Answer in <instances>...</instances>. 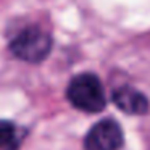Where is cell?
Wrapping results in <instances>:
<instances>
[{
  "label": "cell",
  "mask_w": 150,
  "mask_h": 150,
  "mask_svg": "<svg viewBox=\"0 0 150 150\" xmlns=\"http://www.w3.org/2000/svg\"><path fill=\"white\" fill-rule=\"evenodd\" d=\"M66 98L79 111L100 113L107 107V94L100 78L94 73H79L66 86Z\"/></svg>",
  "instance_id": "cell-1"
},
{
  "label": "cell",
  "mask_w": 150,
  "mask_h": 150,
  "mask_svg": "<svg viewBox=\"0 0 150 150\" xmlns=\"http://www.w3.org/2000/svg\"><path fill=\"white\" fill-rule=\"evenodd\" d=\"M53 39L49 31L37 24H28L11 37L8 49L18 60L26 63H40L50 55Z\"/></svg>",
  "instance_id": "cell-2"
},
{
  "label": "cell",
  "mask_w": 150,
  "mask_h": 150,
  "mask_svg": "<svg viewBox=\"0 0 150 150\" xmlns=\"http://www.w3.org/2000/svg\"><path fill=\"white\" fill-rule=\"evenodd\" d=\"M124 145V132L115 118H103L87 131L84 137V150H121Z\"/></svg>",
  "instance_id": "cell-3"
},
{
  "label": "cell",
  "mask_w": 150,
  "mask_h": 150,
  "mask_svg": "<svg viewBox=\"0 0 150 150\" xmlns=\"http://www.w3.org/2000/svg\"><path fill=\"white\" fill-rule=\"evenodd\" d=\"M111 102L126 115L142 116L147 115L150 110V100L144 92L132 87L129 84L118 86L111 92Z\"/></svg>",
  "instance_id": "cell-4"
},
{
  "label": "cell",
  "mask_w": 150,
  "mask_h": 150,
  "mask_svg": "<svg viewBox=\"0 0 150 150\" xmlns=\"http://www.w3.org/2000/svg\"><path fill=\"white\" fill-rule=\"evenodd\" d=\"M24 132L16 123L0 120V150H20Z\"/></svg>",
  "instance_id": "cell-5"
}]
</instances>
